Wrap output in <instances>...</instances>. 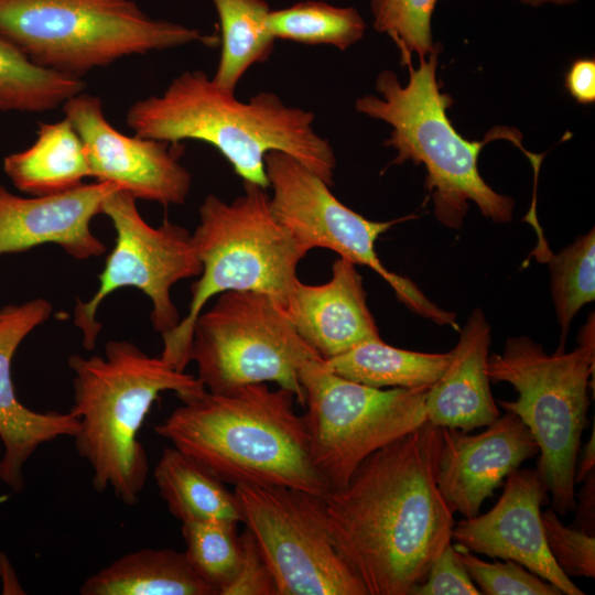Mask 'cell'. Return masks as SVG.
Instances as JSON below:
<instances>
[{
    "label": "cell",
    "mask_w": 595,
    "mask_h": 595,
    "mask_svg": "<svg viewBox=\"0 0 595 595\" xmlns=\"http://www.w3.org/2000/svg\"><path fill=\"white\" fill-rule=\"evenodd\" d=\"M442 430L426 421L322 496L334 544L368 595H409L451 543L455 521L436 485Z\"/></svg>",
    "instance_id": "1"
},
{
    "label": "cell",
    "mask_w": 595,
    "mask_h": 595,
    "mask_svg": "<svg viewBox=\"0 0 595 595\" xmlns=\"http://www.w3.org/2000/svg\"><path fill=\"white\" fill-rule=\"evenodd\" d=\"M314 119L312 111L286 106L271 91L241 101L202 71L183 72L162 95L137 100L126 115L137 136L208 143L242 182L263 188H268L264 158L271 151L292 155L327 185L334 184L335 152L315 132Z\"/></svg>",
    "instance_id": "2"
},
{
    "label": "cell",
    "mask_w": 595,
    "mask_h": 595,
    "mask_svg": "<svg viewBox=\"0 0 595 595\" xmlns=\"http://www.w3.org/2000/svg\"><path fill=\"white\" fill-rule=\"evenodd\" d=\"M295 396L267 383L181 399L154 432L225 484L280 486L317 496L331 488L312 463Z\"/></svg>",
    "instance_id": "3"
},
{
    "label": "cell",
    "mask_w": 595,
    "mask_h": 595,
    "mask_svg": "<svg viewBox=\"0 0 595 595\" xmlns=\"http://www.w3.org/2000/svg\"><path fill=\"white\" fill-rule=\"evenodd\" d=\"M437 52L431 53L429 60L420 57L418 68L412 63L407 66L410 75L405 86L392 71H382L376 79L381 97H360L355 108L392 127L385 141L386 147L397 151L391 164L411 161L425 166V186L443 225L461 228L469 201L484 217L508 223L512 220L513 199L495 192L480 176V150L493 140L505 139L520 148L534 165L540 158L522 147L521 133L512 128H493L482 141H469L456 131L447 117L453 99L442 91L436 78Z\"/></svg>",
    "instance_id": "4"
},
{
    "label": "cell",
    "mask_w": 595,
    "mask_h": 595,
    "mask_svg": "<svg viewBox=\"0 0 595 595\" xmlns=\"http://www.w3.org/2000/svg\"><path fill=\"white\" fill-rule=\"evenodd\" d=\"M73 400L79 420L73 436L78 455L93 472L98 493L111 489L126 505H136L149 475L139 431L163 391L184 399L205 390L202 381L151 357L128 340H109L105 355H72Z\"/></svg>",
    "instance_id": "5"
},
{
    "label": "cell",
    "mask_w": 595,
    "mask_h": 595,
    "mask_svg": "<svg viewBox=\"0 0 595 595\" xmlns=\"http://www.w3.org/2000/svg\"><path fill=\"white\" fill-rule=\"evenodd\" d=\"M242 187L230 203L209 194L199 206L192 236L202 271L191 286L187 314L162 335L160 357L180 371L191 361L193 325L209 300L228 291H255L284 309L307 255L275 218L267 188L247 182Z\"/></svg>",
    "instance_id": "6"
},
{
    "label": "cell",
    "mask_w": 595,
    "mask_h": 595,
    "mask_svg": "<svg viewBox=\"0 0 595 595\" xmlns=\"http://www.w3.org/2000/svg\"><path fill=\"white\" fill-rule=\"evenodd\" d=\"M594 316L580 334L578 347L548 354L528 336L509 337L501 354L488 356L491 381L507 382L518 393L499 401L530 431L539 450L537 472L552 497V509L576 508L575 469L589 405L594 374Z\"/></svg>",
    "instance_id": "7"
},
{
    "label": "cell",
    "mask_w": 595,
    "mask_h": 595,
    "mask_svg": "<svg viewBox=\"0 0 595 595\" xmlns=\"http://www.w3.org/2000/svg\"><path fill=\"white\" fill-rule=\"evenodd\" d=\"M0 33L35 64L77 78L130 55L219 43L133 0H0Z\"/></svg>",
    "instance_id": "8"
},
{
    "label": "cell",
    "mask_w": 595,
    "mask_h": 595,
    "mask_svg": "<svg viewBox=\"0 0 595 595\" xmlns=\"http://www.w3.org/2000/svg\"><path fill=\"white\" fill-rule=\"evenodd\" d=\"M316 358L322 357L301 338L285 311L264 293L224 292L193 325L191 361L209 392L274 382L304 407L299 372Z\"/></svg>",
    "instance_id": "9"
},
{
    "label": "cell",
    "mask_w": 595,
    "mask_h": 595,
    "mask_svg": "<svg viewBox=\"0 0 595 595\" xmlns=\"http://www.w3.org/2000/svg\"><path fill=\"white\" fill-rule=\"evenodd\" d=\"M312 463L331 489L346 485L372 452L428 421L430 387L372 388L327 369L323 358L299 372Z\"/></svg>",
    "instance_id": "10"
},
{
    "label": "cell",
    "mask_w": 595,
    "mask_h": 595,
    "mask_svg": "<svg viewBox=\"0 0 595 595\" xmlns=\"http://www.w3.org/2000/svg\"><path fill=\"white\" fill-rule=\"evenodd\" d=\"M136 197L118 188L107 196L101 214L109 217L116 230V242L99 274V285L89 300H76L75 326L82 333L85 349L96 346L101 324L96 318L104 300L121 288L132 286L151 301V324L161 336L181 321L171 298L178 281L198 277L202 263L192 234L164 219L159 227L149 225L140 215Z\"/></svg>",
    "instance_id": "11"
},
{
    "label": "cell",
    "mask_w": 595,
    "mask_h": 595,
    "mask_svg": "<svg viewBox=\"0 0 595 595\" xmlns=\"http://www.w3.org/2000/svg\"><path fill=\"white\" fill-rule=\"evenodd\" d=\"M234 494L277 595H368L334 544L322 496L253 485L235 486Z\"/></svg>",
    "instance_id": "12"
},
{
    "label": "cell",
    "mask_w": 595,
    "mask_h": 595,
    "mask_svg": "<svg viewBox=\"0 0 595 595\" xmlns=\"http://www.w3.org/2000/svg\"><path fill=\"white\" fill-rule=\"evenodd\" d=\"M270 206L280 224L306 251L333 250L378 273L405 306L439 325L458 331L455 314L431 302L408 278L389 271L375 245L400 220L375 221L344 205L321 177L292 155L271 151L264 158Z\"/></svg>",
    "instance_id": "13"
},
{
    "label": "cell",
    "mask_w": 595,
    "mask_h": 595,
    "mask_svg": "<svg viewBox=\"0 0 595 595\" xmlns=\"http://www.w3.org/2000/svg\"><path fill=\"white\" fill-rule=\"evenodd\" d=\"M62 109L84 143L89 177L116 184L136 199L165 206L186 201L192 175L180 162L182 144L118 131L107 120L101 100L86 91Z\"/></svg>",
    "instance_id": "14"
},
{
    "label": "cell",
    "mask_w": 595,
    "mask_h": 595,
    "mask_svg": "<svg viewBox=\"0 0 595 595\" xmlns=\"http://www.w3.org/2000/svg\"><path fill=\"white\" fill-rule=\"evenodd\" d=\"M548 490L536 469H516L486 513L454 524L452 539L473 553L512 560L555 585L562 594L583 595L559 567L545 541L541 506Z\"/></svg>",
    "instance_id": "15"
},
{
    "label": "cell",
    "mask_w": 595,
    "mask_h": 595,
    "mask_svg": "<svg viewBox=\"0 0 595 595\" xmlns=\"http://www.w3.org/2000/svg\"><path fill=\"white\" fill-rule=\"evenodd\" d=\"M485 428L477 434L442 430L436 485L451 511L466 519L477 516L504 479L539 453L528 428L511 412Z\"/></svg>",
    "instance_id": "16"
},
{
    "label": "cell",
    "mask_w": 595,
    "mask_h": 595,
    "mask_svg": "<svg viewBox=\"0 0 595 595\" xmlns=\"http://www.w3.org/2000/svg\"><path fill=\"white\" fill-rule=\"evenodd\" d=\"M118 188L96 181L57 194L21 197L0 185V256L53 244L78 260L100 257L106 246L90 223Z\"/></svg>",
    "instance_id": "17"
},
{
    "label": "cell",
    "mask_w": 595,
    "mask_h": 595,
    "mask_svg": "<svg viewBox=\"0 0 595 595\" xmlns=\"http://www.w3.org/2000/svg\"><path fill=\"white\" fill-rule=\"evenodd\" d=\"M52 311V304L43 298L0 310V439L4 448L0 479L17 494L24 488V465L37 447L61 436L73 437L79 429V420L72 412H35L24 407L14 392L13 356Z\"/></svg>",
    "instance_id": "18"
},
{
    "label": "cell",
    "mask_w": 595,
    "mask_h": 595,
    "mask_svg": "<svg viewBox=\"0 0 595 595\" xmlns=\"http://www.w3.org/2000/svg\"><path fill=\"white\" fill-rule=\"evenodd\" d=\"M301 338L323 359L379 339L357 264L339 257L323 284L298 280L283 309Z\"/></svg>",
    "instance_id": "19"
},
{
    "label": "cell",
    "mask_w": 595,
    "mask_h": 595,
    "mask_svg": "<svg viewBox=\"0 0 595 595\" xmlns=\"http://www.w3.org/2000/svg\"><path fill=\"white\" fill-rule=\"evenodd\" d=\"M448 365L425 398L428 422L470 432L500 416L487 371L491 328L482 309H475L459 328Z\"/></svg>",
    "instance_id": "20"
},
{
    "label": "cell",
    "mask_w": 595,
    "mask_h": 595,
    "mask_svg": "<svg viewBox=\"0 0 595 595\" xmlns=\"http://www.w3.org/2000/svg\"><path fill=\"white\" fill-rule=\"evenodd\" d=\"M82 595H216L184 552L143 548L127 553L88 576Z\"/></svg>",
    "instance_id": "21"
},
{
    "label": "cell",
    "mask_w": 595,
    "mask_h": 595,
    "mask_svg": "<svg viewBox=\"0 0 595 595\" xmlns=\"http://www.w3.org/2000/svg\"><path fill=\"white\" fill-rule=\"evenodd\" d=\"M3 171L18 190L32 196L62 193L89 177L84 143L66 118L39 123L35 141L7 155Z\"/></svg>",
    "instance_id": "22"
},
{
    "label": "cell",
    "mask_w": 595,
    "mask_h": 595,
    "mask_svg": "<svg viewBox=\"0 0 595 595\" xmlns=\"http://www.w3.org/2000/svg\"><path fill=\"white\" fill-rule=\"evenodd\" d=\"M153 477L169 511L181 522L229 519L240 522L234 491L176 447L163 450Z\"/></svg>",
    "instance_id": "23"
},
{
    "label": "cell",
    "mask_w": 595,
    "mask_h": 595,
    "mask_svg": "<svg viewBox=\"0 0 595 595\" xmlns=\"http://www.w3.org/2000/svg\"><path fill=\"white\" fill-rule=\"evenodd\" d=\"M450 357V351H413L390 346L379 338L323 363L333 372L372 388H418L435 383Z\"/></svg>",
    "instance_id": "24"
},
{
    "label": "cell",
    "mask_w": 595,
    "mask_h": 595,
    "mask_svg": "<svg viewBox=\"0 0 595 595\" xmlns=\"http://www.w3.org/2000/svg\"><path fill=\"white\" fill-rule=\"evenodd\" d=\"M220 23V56L213 82L223 89H235L255 64L266 62L273 52L275 37L264 0H212Z\"/></svg>",
    "instance_id": "25"
},
{
    "label": "cell",
    "mask_w": 595,
    "mask_h": 595,
    "mask_svg": "<svg viewBox=\"0 0 595 595\" xmlns=\"http://www.w3.org/2000/svg\"><path fill=\"white\" fill-rule=\"evenodd\" d=\"M85 88L82 78L35 64L0 33V111H51Z\"/></svg>",
    "instance_id": "26"
},
{
    "label": "cell",
    "mask_w": 595,
    "mask_h": 595,
    "mask_svg": "<svg viewBox=\"0 0 595 595\" xmlns=\"http://www.w3.org/2000/svg\"><path fill=\"white\" fill-rule=\"evenodd\" d=\"M269 29L277 39L307 45H332L340 51L358 42L366 23L355 8H342L309 0L271 10Z\"/></svg>",
    "instance_id": "27"
},
{
    "label": "cell",
    "mask_w": 595,
    "mask_h": 595,
    "mask_svg": "<svg viewBox=\"0 0 595 595\" xmlns=\"http://www.w3.org/2000/svg\"><path fill=\"white\" fill-rule=\"evenodd\" d=\"M547 260L551 272L552 301L561 327L558 349L563 350L573 318L595 299V229L578 236Z\"/></svg>",
    "instance_id": "28"
},
{
    "label": "cell",
    "mask_w": 595,
    "mask_h": 595,
    "mask_svg": "<svg viewBox=\"0 0 595 595\" xmlns=\"http://www.w3.org/2000/svg\"><path fill=\"white\" fill-rule=\"evenodd\" d=\"M238 521L204 519L182 522L184 551L195 572L216 595L235 577L241 559Z\"/></svg>",
    "instance_id": "29"
},
{
    "label": "cell",
    "mask_w": 595,
    "mask_h": 595,
    "mask_svg": "<svg viewBox=\"0 0 595 595\" xmlns=\"http://www.w3.org/2000/svg\"><path fill=\"white\" fill-rule=\"evenodd\" d=\"M437 0H370L374 28L388 34L401 55V65L412 54L426 57L439 48L433 43L431 20Z\"/></svg>",
    "instance_id": "30"
},
{
    "label": "cell",
    "mask_w": 595,
    "mask_h": 595,
    "mask_svg": "<svg viewBox=\"0 0 595 595\" xmlns=\"http://www.w3.org/2000/svg\"><path fill=\"white\" fill-rule=\"evenodd\" d=\"M456 558L486 595H561L562 592L512 560L486 562L455 543Z\"/></svg>",
    "instance_id": "31"
},
{
    "label": "cell",
    "mask_w": 595,
    "mask_h": 595,
    "mask_svg": "<svg viewBox=\"0 0 595 595\" xmlns=\"http://www.w3.org/2000/svg\"><path fill=\"white\" fill-rule=\"evenodd\" d=\"M548 549L570 577L595 576V538L583 529L564 526L551 508L541 512Z\"/></svg>",
    "instance_id": "32"
},
{
    "label": "cell",
    "mask_w": 595,
    "mask_h": 595,
    "mask_svg": "<svg viewBox=\"0 0 595 595\" xmlns=\"http://www.w3.org/2000/svg\"><path fill=\"white\" fill-rule=\"evenodd\" d=\"M241 559L232 581L219 595H277L272 574L250 530L240 534Z\"/></svg>",
    "instance_id": "33"
},
{
    "label": "cell",
    "mask_w": 595,
    "mask_h": 595,
    "mask_svg": "<svg viewBox=\"0 0 595 595\" xmlns=\"http://www.w3.org/2000/svg\"><path fill=\"white\" fill-rule=\"evenodd\" d=\"M478 595L480 592L448 543L432 562L423 582L409 595Z\"/></svg>",
    "instance_id": "34"
},
{
    "label": "cell",
    "mask_w": 595,
    "mask_h": 595,
    "mask_svg": "<svg viewBox=\"0 0 595 595\" xmlns=\"http://www.w3.org/2000/svg\"><path fill=\"white\" fill-rule=\"evenodd\" d=\"M564 87L577 104H594L595 60L593 57L574 60L565 74Z\"/></svg>",
    "instance_id": "35"
},
{
    "label": "cell",
    "mask_w": 595,
    "mask_h": 595,
    "mask_svg": "<svg viewBox=\"0 0 595 595\" xmlns=\"http://www.w3.org/2000/svg\"><path fill=\"white\" fill-rule=\"evenodd\" d=\"M580 458L576 462L575 469V483L583 482L591 473L594 472L595 466V431L593 429L591 439L588 442L580 448Z\"/></svg>",
    "instance_id": "36"
},
{
    "label": "cell",
    "mask_w": 595,
    "mask_h": 595,
    "mask_svg": "<svg viewBox=\"0 0 595 595\" xmlns=\"http://www.w3.org/2000/svg\"><path fill=\"white\" fill-rule=\"evenodd\" d=\"M0 580L2 585V594H24L15 570L12 566L8 556L0 552Z\"/></svg>",
    "instance_id": "37"
},
{
    "label": "cell",
    "mask_w": 595,
    "mask_h": 595,
    "mask_svg": "<svg viewBox=\"0 0 595 595\" xmlns=\"http://www.w3.org/2000/svg\"><path fill=\"white\" fill-rule=\"evenodd\" d=\"M519 1L526 6L539 7L547 3L564 6V4L574 3L578 0H519Z\"/></svg>",
    "instance_id": "38"
}]
</instances>
